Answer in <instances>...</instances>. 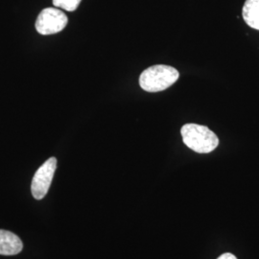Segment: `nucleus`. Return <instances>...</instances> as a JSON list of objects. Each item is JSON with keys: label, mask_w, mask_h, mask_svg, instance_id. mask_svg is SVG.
Returning <instances> with one entry per match:
<instances>
[{"label": "nucleus", "mask_w": 259, "mask_h": 259, "mask_svg": "<svg viewBox=\"0 0 259 259\" xmlns=\"http://www.w3.org/2000/svg\"><path fill=\"white\" fill-rule=\"evenodd\" d=\"M179 77V71L173 66L152 65L140 75L139 84L147 93H158L165 91L176 83Z\"/></svg>", "instance_id": "nucleus-1"}, {"label": "nucleus", "mask_w": 259, "mask_h": 259, "mask_svg": "<svg viewBox=\"0 0 259 259\" xmlns=\"http://www.w3.org/2000/svg\"><path fill=\"white\" fill-rule=\"evenodd\" d=\"M185 145L196 153L207 154L218 147L219 139L205 126L198 124H185L181 130Z\"/></svg>", "instance_id": "nucleus-2"}, {"label": "nucleus", "mask_w": 259, "mask_h": 259, "mask_svg": "<svg viewBox=\"0 0 259 259\" xmlns=\"http://www.w3.org/2000/svg\"><path fill=\"white\" fill-rule=\"evenodd\" d=\"M68 19L64 12L55 8L42 10L36 20V30L40 35H53L65 29Z\"/></svg>", "instance_id": "nucleus-3"}, {"label": "nucleus", "mask_w": 259, "mask_h": 259, "mask_svg": "<svg viewBox=\"0 0 259 259\" xmlns=\"http://www.w3.org/2000/svg\"><path fill=\"white\" fill-rule=\"evenodd\" d=\"M57 168L56 157H50L39 167L32 180L31 190L36 200H41L47 194L52 183L54 173Z\"/></svg>", "instance_id": "nucleus-4"}, {"label": "nucleus", "mask_w": 259, "mask_h": 259, "mask_svg": "<svg viewBox=\"0 0 259 259\" xmlns=\"http://www.w3.org/2000/svg\"><path fill=\"white\" fill-rule=\"evenodd\" d=\"M23 249L22 241L13 232L0 230V254L15 255Z\"/></svg>", "instance_id": "nucleus-5"}, {"label": "nucleus", "mask_w": 259, "mask_h": 259, "mask_svg": "<svg viewBox=\"0 0 259 259\" xmlns=\"http://www.w3.org/2000/svg\"><path fill=\"white\" fill-rule=\"evenodd\" d=\"M242 16L250 27L259 30V0H246Z\"/></svg>", "instance_id": "nucleus-6"}, {"label": "nucleus", "mask_w": 259, "mask_h": 259, "mask_svg": "<svg viewBox=\"0 0 259 259\" xmlns=\"http://www.w3.org/2000/svg\"><path fill=\"white\" fill-rule=\"evenodd\" d=\"M81 0H53V4L57 8L73 12L78 8Z\"/></svg>", "instance_id": "nucleus-7"}, {"label": "nucleus", "mask_w": 259, "mask_h": 259, "mask_svg": "<svg viewBox=\"0 0 259 259\" xmlns=\"http://www.w3.org/2000/svg\"><path fill=\"white\" fill-rule=\"evenodd\" d=\"M217 259H237L234 254H232L231 252H226L222 255H220Z\"/></svg>", "instance_id": "nucleus-8"}]
</instances>
